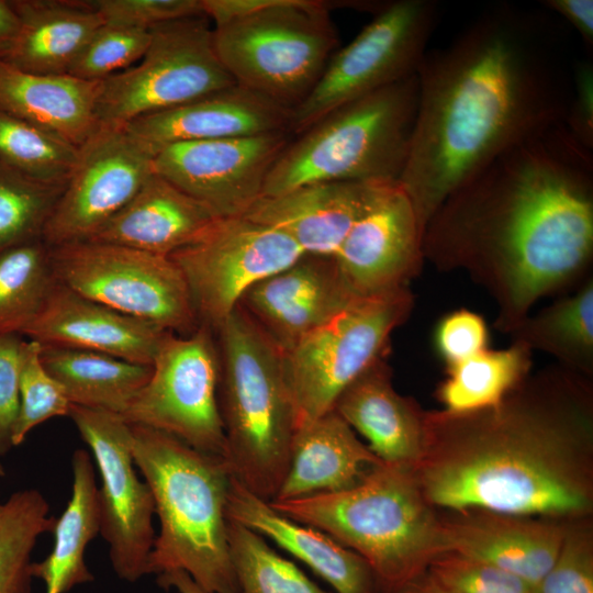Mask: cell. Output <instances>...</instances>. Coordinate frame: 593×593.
Wrapping results in <instances>:
<instances>
[{"instance_id":"1","label":"cell","mask_w":593,"mask_h":593,"mask_svg":"<svg viewBox=\"0 0 593 593\" xmlns=\"http://www.w3.org/2000/svg\"><path fill=\"white\" fill-rule=\"evenodd\" d=\"M574 63L557 19L512 3L489 7L447 46L427 51L399 179L423 234L458 187L507 149L563 124Z\"/></svg>"},{"instance_id":"2","label":"cell","mask_w":593,"mask_h":593,"mask_svg":"<svg viewBox=\"0 0 593 593\" xmlns=\"http://www.w3.org/2000/svg\"><path fill=\"white\" fill-rule=\"evenodd\" d=\"M424 259L466 272L511 334L593 258V150L563 124L507 149L451 192L427 222Z\"/></svg>"},{"instance_id":"3","label":"cell","mask_w":593,"mask_h":593,"mask_svg":"<svg viewBox=\"0 0 593 593\" xmlns=\"http://www.w3.org/2000/svg\"><path fill=\"white\" fill-rule=\"evenodd\" d=\"M411 471L435 510L589 517L590 378L557 363L529 374L493 406L425 411L423 450Z\"/></svg>"},{"instance_id":"4","label":"cell","mask_w":593,"mask_h":593,"mask_svg":"<svg viewBox=\"0 0 593 593\" xmlns=\"http://www.w3.org/2000/svg\"><path fill=\"white\" fill-rule=\"evenodd\" d=\"M131 429L134 465L159 519L148 574L183 571L210 593H238L227 542L232 474L225 459L150 427Z\"/></svg>"},{"instance_id":"5","label":"cell","mask_w":593,"mask_h":593,"mask_svg":"<svg viewBox=\"0 0 593 593\" xmlns=\"http://www.w3.org/2000/svg\"><path fill=\"white\" fill-rule=\"evenodd\" d=\"M215 332L225 461L236 480L271 501L286 474L298 427L282 351L240 305Z\"/></svg>"},{"instance_id":"6","label":"cell","mask_w":593,"mask_h":593,"mask_svg":"<svg viewBox=\"0 0 593 593\" xmlns=\"http://www.w3.org/2000/svg\"><path fill=\"white\" fill-rule=\"evenodd\" d=\"M269 503L360 556L388 593L423 573L443 552L439 516L410 468L382 463L349 490Z\"/></svg>"},{"instance_id":"7","label":"cell","mask_w":593,"mask_h":593,"mask_svg":"<svg viewBox=\"0 0 593 593\" xmlns=\"http://www.w3.org/2000/svg\"><path fill=\"white\" fill-rule=\"evenodd\" d=\"M216 55L236 85L293 110L311 93L338 37L321 0H201Z\"/></svg>"},{"instance_id":"8","label":"cell","mask_w":593,"mask_h":593,"mask_svg":"<svg viewBox=\"0 0 593 593\" xmlns=\"http://www.w3.org/2000/svg\"><path fill=\"white\" fill-rule=\"evenodd\" d=\"M418 103L417 75L345 103L292 136L261 197L320 181H399Z\"/></svg>"},{"instance_id":"9","label":"cell","mask_w":593,"mask_h":593,"mask_svg":"<svg viewBox=\"0 0 593 593\" xmlns=\"http://www.w3.org/2000/svg\"><path fill=\"white\" fill-rule=\"evenodd\" d=\"M413 306L410 288L357 296L282 353L298 427L333 411L343 391L388 356L391 335Z\"/></svg>"},{"instance_id":"10","label":"cell","mask_w":593,"mask_h":593,"mask_svg":"<svg viewBox=\"0 0 593 593\" xmlns=\"http://www.w3.org/2000/svg\"><path fill=\"white\" fill-rule=\"evenodd\" d=\"M49 259L59 283L120 313L179 335L200 325L184 277L168 256L80 240L49 247Z\"/></svg>"},{"instance_id":"11","label":"cell","mask_w":593,"mask_h":593,"mask_svg":"<svg viewBox=\"0 0 593 593\" xmlns=\"http://www.w3.org/2000/svg\"><path fill=\"white\" fill-rule=\"evenodd\" d=\"M433 0L387 1L373 19L328 60L307 98L291 111L298 135L334 109L417 74L436 27Z\"/></svg>"},{"instance_id":"12","label":"cell","mask_w":593,"mask_h":593,"mask_svg":"<svg viewBox=\"0 0 593 593\" xmlns=\"http://www.w3.org/2000/svg\"><path fill=\"white\" fill-rule=\"evenodd\" d=\"M149 31L150 43L137 65L102 80L99 125L124 126L235 85L216 55L206 16L174 20Z\"/></svg>"},{"instance_id":"13","label":"cell","mask_w":593,"mask_h":593,"mask_svg":"<svg viewBox=\"0 0 593 593\" xmlns=\"http://www.w3.org/2000/svg\"><path fill=\"white\" fill-rule=\"evenodd\" d=\"M220 372V353L210 327L200 324L188 335L169 333L158 348L148 381L121 416L131 425L164 432L225 459Z\"/></svg>"},{"instance_id":"14","label":"cell","mask_w":593,"mask_h":593,"mask_svg":"<svg viewBox=\"0 0 593 593\" xmlns=\"http://www.w3.org/2000/svg\"><path fill=\"white\" fill-rule=\"evenodd\" d=\"M303 255L282 232L230 216L213 219L169 257L184 277L199 323L215 331L250 288Z\"/></svg>"},{"instance_id":"15","label":"cell","mask_w":593,"mask_h":593,"mask_svg":"<svg viewBox=\"0 0 593 593\" xmlns=\"http://www.w3.org/2000/svg\"><path fill=\"white\" fill-rule=\"evenodd\" d=\"M69 417L100 472L99 533L109 545L113 571L123 581L136 582L148 574L155 502L134 468L131 425L120 414L72 404Z\"/></svg>"},{"instance_id":"16","label":"cell","mask_w":593,"mask_h":593,"mask_svg":"<svg viewBox=\"0 0 593 593\" xmlns=\"http://www.w3.org/2000/svg\"><path fill=\"white\" fill-rule=\"evenodd\" d=\"M154 154L123 126H103L79 147L75 169L46 223L49 246L90 238L154 174Z\"/></svg>"},{"instance_id":"17","label":"cell","mask_w":593,"mask_h":593,"mask_svg":"<svg viewBox=\"0 0 593 593\" xmlns=\"http://www.w3.org/2000/svg\"><path fill=\"white\" fill-rule=\"evenodd\" d=\"M292 138L287 131L182 142L154 156V172L215 217L243 216L261 197L266 177Z\"/></svg>"},{"instance_id":"18","label":"cell","mask_w":593,"mask_h":593,"mask_svg":"<svg viewBox=\"0 0 593 593\" xmlns=\"http://www.w3.org/2000/svg\"><path fill=\"white\" fill-rule=\"evenodd\" d=\"M333 258L356 295H379L409 288L425 260L423 230L399 181L374 184Z\"/></svg>"},{"instance_id":"19","label":"cell","mask_w":593,"mask_h":593,"mask_svg":"<svg viewBox=\"0 0 593 593\" xmlns=\"http://www.w3.org/2000/svg\"><path fill=\"white\" fill-rule=\"evenodd\" d=\"M357 296L331 260L304 255L250 288L240 306L283 353Z\"/></svg>"},{"instance_id":"20","label":"cell","mask_w":593,"mask_h":593,"mask_svg":"<svg viewBox=\"0 0 593 593\" xmlns=\"http://www.w3.org/2000/svg\"><path fill=\"white\" fill-rule=\"evenodd\" d=\"M567 523L482 510L450 512L439 517L441 549L494 564L538 589Z\"/></svg>"},{"instance_id":"21","label":"cell","mask_w":593,"mask_h":593,"mask_svg":"<svg viewBox=\"0 0 593 593\" xmlns=\"http://www.w3.org/2000/svg\"><path fill=\"white\" fill-rule=\"evenodd\" d=\"M169 333L90 300L56 280L23 336L41 345L90 350L152 366Z\"/></svg>"},{"instance_id":"22","label":"cell","mask_w":593,"mask_h":593,"mask_svg":"<svg viewBox=\"0 0 593 593\" xmlns=\"http://www.w3.org/2000/svg\"><path fill=\"white\" fill-rule=\"evenodd\" d=\"M290 119L291 110L235 83L123 127L155 156L176 143L289 132Z\"/></svg>"},{"instance_id":"23","label":"cell","mask_w":593,"mask_h":593,"mask_svg":"<svg viewBox=\"0 0 593 593\" xmlns=\"http://www.w3.org/2000/svg\"><path fill=\"white\" fill-rule=\"evenodd\" d=\"M377 182L320 181L260 197L243 215L289 236L306 255L334 257Z\"/></svg>"},{"instance_id":"24","label":"cell","mask_w":593,"mask_h":593,"mask_svg":"<svg viewBox=\"0 0 593 593\" xmlns=\"http://www.w3.org/2000/svg\"><path fill=\"white\" fill-rule=\"evenodd\" d=\"M387 357L353 381L333 410L367 439L382 463L412 469L423 450L425 411L395 390Z\"/></svg>"},{"instance_id":"25","label":"cell","mask_w":593,"mask_h":593,"mask_svg":"<svg viewBox=\"0 0 593 593\" xmlns=\"http://www.w3.org/2000/svg\"><path fill=\"white\" fill-rule=\"evenodd\" d=\"M226 516L277 544L322 578L335 593H376L378 583L365 560L326 533L276 511L233 475Z\"/></svg>"},{"instance_id":"26","label":"cell","mask_w":593,"mask_h":593,"mask_svg":"<svg viewBox=\"0 0 593 593\" xmlns=\"http://www.w3.org/2000/svg\"><path fill=\"white\" fill-rule=\"evenodd\" d=\"M381 460L333 410L294 434L283 480L271 501H289L349 490Z\"/></svg>"},{"instance_id":"27","label":"cell","mask_w":593,"mask_h":593,"mask_svg":"<svg viewBox=\"0 0 593 593\" xmlns=\"http://www.w3.org/2000/svg\"><path fill=\"white\" fill-rule=\"evenodd\" d=\"M215 216L200 202L155 172L137 193L90 238L170 256Z\"/></svg>"},{"instance_id":"28","label":"cell","mask_w":593,"mask_h":593,"mask_svg":"<svg viewBox=\"0 0 593 593\" xmlns=\"http://www.w3.org/2000/svg\"><path fill=\"white\" fill-rule=\"evenodd\" d=\"M101 83L71 75L30 74L0 60V109L79 148L100 126Z\"/></svg>"},{"instance_id":"29","label":"cell","mask_w":593,"mask_h":593,"mask_svg":"<svg viewBox=\"0 0 593 593\" xmlns=\"http://www.w3.org/2000/svg\"><path fill=\"white\" fill-rule=\"evenodd\" d=\"M19 30L1 61L36 75H68L81 49L104 24L89 1L12 0Z\"/></svg>"},{"instance_id":"30","label":"cell","mask_w":593,"mask_h":593,"mask_svg":"<svg viewBox=\"0 0 593 593\" xmlns=\"http://www.w3.org/2000/svg\"><path fill=\"white\" fill-rule=\"evenodd\" d=\"M53 532L51 553L31 564L33 579L43 581L45 593H67L74 586L93 581L85 553L100 532V515L92 458L85 449L74 452L71 496Z\"/></svg>"},{"instance_id":"31","label":"cell","mask_w":593,"mask_h":593,"mask_svg":"<svg viewBox=\"0 0 593 593\" xmlns=\"http://www.w3.org/2000/svg\"><path fill=\"white\" fill-rule=\"evenodd\" d=\"M41 360L72 405L120 415L152 374V366L61 346L41 345Z\"/></svg>"},{"instance_id":"32","label":"cell","mask_w":593,"mask_h":593,"mask_svg":"<svg viewBox=\"0 0 593 593\" xmlns=\"http://www.w3.org/2000/svg\"><path fill=\"white\" fill-rule=\"evenodd\" d=\"M532 351L546 353L558 363L583 376H593V279L571 295L529 313L510 334Z\"/></svg>"},{"instance_id":"33","label":"cell","mask_w":593,"mask_h":593,"mask_svg":"<svg viewBox=\"0 0 593 593\" xmlns=\"http://www.w3.org/2000/svg\"><path fill=\"white\" fill-rule=\"evenodd\" d=\"M532 354L517 340L503 349L486 348L446 367L447 377L438 385L436 396L449 412L493 406L529 376Z\"/></svg>"},{"instance_id":"34","label":"cell","mask_w":593,"mask_h":593,"mask_svg":"<svg viewBox=\"0 0 593 593\" xmlns=\"http://www.w3.org/2000/svg\"><path fill=\"white\" fill-rule=\"evenodd\" d=\"M55 283L49 247L42 238L0 251V335L23 336Z\"/></svg>"},{"instance_id":"35","label":"cell","mask_w":593,"mask_h":593,"mask_svg":"<svg viewBox=\"0 0 593 593\" xmlns=\"http://www.w3.org/2000/svg\"><path fill=\"white\" fill-rule=\"evenodd\" d=\"M55 523L37 490L18 491L0 504V593H32L31 555Z\"/></svg>"},{"instance_id":"36","label":"cell","mask_w":593,"mask_h":593,"mask_svg":"<svg viewBox=\"0 0 593 593\" xmlns=\"http://www.w3.org/2000/svg\"><path fill=\"white\" fill-rule=\"evenodd\" d=\"M227 542L238 593H329L261 535L230 518Z\"/></svg>"},{"instance_id":"37","label":"cell","mask_w":593,"mask_h":593,"mask_svg":"<svg viewBox=\"0 0 593 593\" xmlns=\"http://www.w3.org/2000/svg\"><path fill=\"white\" fill-rule=\"evenodd\" d=\"M79 156L72 144L0 109V161L48 184L65 186Z\"/></svg>"},{"instance_id":"38","label":"cell","mask_w":593,"mask_h":593,"mask_svg":"<svg viewBox=\"0 0 593 593\" xmlns=\"http://www.w3.org/2000/svg\"><path fill=\"white\" fill-rule=\"evenodd\" d=\"M65 186L40 182L0 161V251L43 237Z\"/></svg>"},{"instance_id":"39","label":"cell","mask_w":593,"mask_h":593,"mask_svg":"<svg viewBox=\"0 0 593 593\" xmlns=\"http://www.w3.org/2000/svg\"><path fill=\"white\" fill-rule=\"evenodd\" d=\"M19 398V413L12 430L13 447L22 444L38 424L56 416H69L71 403L44 367L41 344L27 338L22 348Z\"/></svg>"},{"instance_id":"40","label":"cell","mask_w":593,"mask_h":593,"mask_svg":"<svg viewBox=\"0 0 593 593\" xmlns=\"http://www.w3.org/2000/svg\"><path fill=\"white\" fill-rule=\"evenodd\" d=\"M149 43V30L103 24L86 43L68 75L102 81L139 61Z\"/></svg>"},{"instance_id":"41","label":"cell","mask_w":593,"mask_h":593,"mask_svg":"<svg viewBox=\"0 0 593 593\" xmlns=\"http://www.w3.org/2000/svg\"><path fill=\"white\" fill-rule=\"evenodd\" d=\"M426 572L456 593H538L536 586L504 569L455 552L434 557Z\"/></svg>"},{"instance_id":"42","label":"cell","mask_w":593,"mask_h":593,"mask_svg":"<svg viewBox=\"0 0 593 593\" xmlns=\"http://www.w3.org/2000/svg\"><path fill=\"white\" fill-rule=\"evenodd\" d=\"M538 593H593V534L589 517L568 521L558 555Z\"/></svg>"},{"instance_id":"43","label":"cell","mask_w":593,"mask_h":593,"mask_svg":"<svg viewBox=\"0 0 593 593\" xmlns=\"http://www.w3.org/2000/svg\"><path fill=\"white\" fill-rule=\"evenodd\" d=\"M89 3L104 24L133 29L149 30L169 21L204 15L201 0H93Z\"/></svg>"},{"instance_id":"44","label":"cell","mask_w":593,"mask_h":593,"mask_svg":"<svg viewBox=\"0 0 593 593\" xmlns=\"http://www.w3.org/2000/svg\"><path fill=\"white\" fill-rule=\"evenodd\" d=\"M484 318L468 309L444 315L434 332V347L446 367L454 366L489 348Z\"/></svg>"},{"instance_id":"45","label":"cell","mask_w":593,"mask_h":593,"mask_svg":"<svg viewBox=\"0 0 593 593\" xmlns=\"http://www.w3.org/2000/svg\"><path fill=\"white\" fill-rule=\"evenodd\" d=\"M20 334L0 335V456L12 447V430L19 413L22 348Z\"/></svg>"},{"instance_id":"46","label":"cell","mask_w":593,"mask_h":593,"mask_svg":"<svg viewBox=\"0 0 593 593\" xmlns=\"http://www.w3.org/2000/svg\"><path fill=\"white\" fill-rule=\"evenodd\" d=\"M563 126L581 145L593 150V64L577 60L573 88Z\"/></svg>"},{"instance_id":"47","label":"cell","mask_w":593,"mask_h":593,"mask_svg":"<svg viewBox=\"0 0 593 593\" xmlns=\"http://www.w3.org/2000/svg\"><path fill=\"white\" fill-rule=\"evenodd\" d=\"M548 12L560 16L572 26L586 51L593 48V1L592 0H545L541 4Z\"/></svg>"},{"instance_id":"48","label":"cell","mask_w":593,"mask_h":593,"mask_svg":"<svg viewBox=\"0 0 593 593\" xmlns=\"http://www.w3.org/2000/svg\"><path fill=\"white\" fill-rule=\"evenodd\" d=\"M19 30V19L11 0H0V60L9 49Z\"/></svg>"},{"instance_id":"49","label":"cell","mask_w":593,"mask_h":593,"mask_svg":"<svg viewBox=\"0 0 593 593\" xmlns=\"http://www.w3.org/2000/svg\"><path fill=\"white\" fill-rule=\"evenodd\" d=\"M157 582L161 588L174 589L178 593H210L183 571H171L158 574Z\"/></svg>"},{"instance_id":"50","label":"cell","mask_w":593,"mask_h":593,"mask_svg":"<svg viewBox=\"0 0 593 593\" xmlns=\"http://www.w3.org/2000/svg\"><path fill=\"white\" fill-rule=\"evenodd\" d=\"M392 593H456L433 579L426 570Z\"/></svg>"},{"instance_id":"51","label":"cell","mask_w":593,"mask_h":593,"mask_svg":"<svg viewBox=\"0 0 593 593\" xmlns=\"http://www.w3.org/2000/svg\"><path fill=\"white\" fill-rule=\"evenodd\" d=\"M4 473H5L4 468H3L2 463L0 462V477H3Z\"/></svg>"}]
</instances>
